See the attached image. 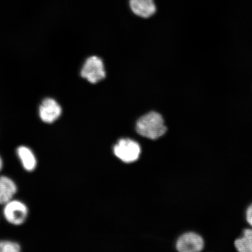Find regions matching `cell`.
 Returning <instances> with one entry per match:
<instances>
[{
  "label": "cell",
  "mask_w": 252,
  "mask_h": 252,
  "mask_svg": "<svg viewBox=\"0 0 252 252\" xmlns=\"http://www.w3.org/2000/svg\"><path fill=\"white\" fill-rule=\"evenodd\" d=\"M135 129L141 136L156 140L164 135L167 131L164 119L159 113L151 111L137 120Z\"/></svg>",
  "instance_id": "obj_1"
},
{
  "label": "cell",
  "mask_w": 252,
  "mask_h": 252,
  "mask_svg": "<svg viewBox=\"0 0 252 252\" xmlns=\"http://www.w3.org/2000/svg\"><path fill=\"white\" fill-rule=\"evenodd\" d=\"M80 75L84 80L92 84L103 81L106 77L105 65L103 60L97 56L88 57L81 66Z\"/></svg>",
  "instance_id": "obj_2"
},
{
  "label": "cell",
  "mask_w": 252,
  "mask_h": 252,
  "mask_svg": "<svg viewBox=\"0 0 252 252\" xmlns=\"http://www.w3.org/2000/svg\"><path fill=\"white\" fill-rule=\"evenodd\" d=\"M115 156L123 162H135L139 158L141 149L136 141L129 138H122L113 148Z\"/></svg>",
  "instance_id": "obj_3"
},
{
  "label": "cell",
  "mask_w": 252,
  "mask_h": 252,
  "mask_svg": "<svg viewBox=\"0 0 252 252\" xmlns=\"http://www.w3.org/2000/svg\"><path fill=\"white\" fill-rule=\"evenodd\" d=\"M3 215L8 222L14 225L23 224L28 216V207L24 203L11 200L5 204Z\"/></svg>",
  "instance_id": "obj_4"
},
{
  "label": "cell",
  "mask_w": 252,
  "mask_h": 252,
  "mask_svg": "<svg viewBox=\"0 0 252 252\" xmlns=\"http://www.w3.org/2000/svg\"><path fill=\"white\" fill-rule=\"evenodd\" d=\"M62 114L61 105L53 97H46L40 103L38 115L41 121L45 124H53L61 118Z\"/></svg>",
  "instance_id": "obj_5"
},
{
  "label": "cell",
  "mask_w": 252,
  "mask_h": 252,
  "mask_svg": "<svg viewBox=\"0 0 252 252\" xmlns=\"http://www.w3.org/2000/svg\"><path fill=\"white\" fill-rule=\"evenodd\" d=\"M204 247L203 239L195 233H188L182 235L176 244V249L181 252H200Z\"/></svg>",
  "instance_id": "obj_6"
},
{
  "label": "cell",
  "mask_w": 252,
  "mask_h": 252,
  "mask_svg": "<svg viewBox=\"0 0 252 252\" xmlns=\"http://www.w3.org/2000/svg\"><path fill=\"white\" fill-rule=\"evenodd\" d=\"M129 7L135 15L143 19L153 17L157 11L154 0H129Z\"/></svg>",
  "instance_id": "obj_7"
},
{
  "label": "cell",
  "mask_w": 252,
  "mask_h": 252,
  "mask_svg": "<svg viewBox=\"0 0 252 252\" xmlns=\"http://www.w3.org/2000/svg\"><path fill=\"white\" fill-rule=\"evenodd\" d=\"M17 192V185L11 178L0 176V204H5L12 200Z\"/></svg>",
  "instance_id": "obj_8"
},
{
  "label": "cell",
  "mask_w": 252,
  "mask_h": 252,
  "mask_svg": "<svg viewBox=\"0 0 252 252\" xmlns=\"http://www.w3.org/2000/svg\"><path fill=\"white\" fill-rule=\"evenodd\" d=\"M17 154L22 165L28 172H32L37 166V160L33 151L26 146L19 147Z\"/></svg>",
  "instance_id": "obj_9"
},
{
  "label": "cell",
  "mask_w": 252,
  "mask_h": 252,
  "mask_svg": "<svg viewBox=\"0 0 252 252\" xmlns=\"http://www.w3.org/2000/svg\"><path fill=\"white\" fill-rule=\"evenodd\" d=\"M234 245L239 252H252V228L244 229L240 237L234 241Z\"/></svg>",
  "instance_id": "obj_10"
},
{
  "label": "cell",
  "mask_w": 252,
  "mask_h": 252,
  "mask_svg": "<svg viewBox=\"0 0 252 252\" xmlns=\"http://www.w3.org/2000/svg\"><path fill=\"white\" fill-rule=\"evenodd\" d=\"M21 248L17 242L10 241H0V252H20Z\"/></svg>",
  "instance_id": "obj_11"
},
{
  "label": "cell",
  "mask_w": 252,
  "mask_h": 252,
  "mask_svg": "<svg viewBox=\"0 0 252 252\" xmlns=\"http://www.w3.org/2000/svg\"><path fill=\"white\" fill-rule=\"evenodd\" d=\"M245 220L248 225L252 228V203L249 205L245 212Z\"/></svg>",
  "instance_id": "obj_12"
},
{
  "label": "cell",
  "mask_w": 252,
  "mask_h": 252,
  "mask_svg": "<svg viewBox=\"0 0 252 252\" xmlns=\"http://www.w3.org/2000/svg\"><path fill=\"white\" fill-rule=\"evenodd\" d=\"M3 168V162H2V159L1 158V157H0V172L1 171V170Z\"/></svg>",
  "instance_id": "obj_13"
}]
</instances>
